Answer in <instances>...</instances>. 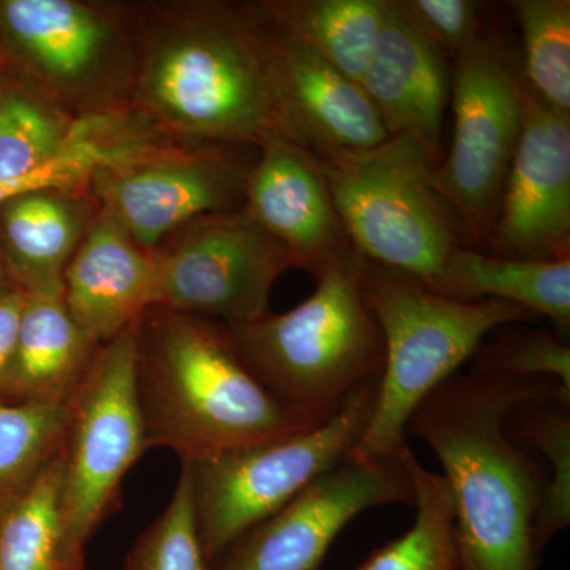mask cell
I'll return each mask as SVG.
<instances>
[{
  "label": "cell",
  "mask_w": 570,
  "mask_h": 570,
  "mask_svg": "<svg viewBox=\"0 0 570 570\" xmlns=\"http://www.w3.org/2000/svg\"><path fill=\"white\" fill-rule=\"evenodd\" d=\"M129 111L179 142L292 140L276 86L275 32L258 2L138 3Z\"/></svg>",
  "instance_id": "obj_1"
},
{
  "label": "cell",
  "mask_w": 570,
  "mask_h": 570,
  "mask_svg": "<svg viewBox=\"0 0 570 570\" xmlns=\"http://www.w3.org/2000/svg\"><path fill=\"white\" fill-rule=\"evenodd\" d=\"M564 397L549 379L469 370L442 382L407 422L444 469L460 570H538L534 530L549 475L513 441L510 414L521 404Z\"/></svg>",
  "instance_id": "obj_2"
},
{
  "label": "cell",
  "mask_w": 570,
  "mask_h": 570,
  "mask_svg": "<svg viewBox=\"0 0 570 570\" xmlns=\"http://www.w3.org/2000/svg\"><path fill=\"white\" fill-rule=\"evenodd\" d=\"M137 395L146 449L212 459L313 428L258 381L227 326L151 307L138 324Z\"/></svg>",
  "instance_id": "obj_3"
},
{
  "label": "cell",
  "mask_w": 570,
  "mask_h": 570,
  "mask_svg": "<svg viewBox=\"0 0 570 570\" xmlns=\"http://www.w3.org/2000/svg\"><path fill=\"white\" fill-rule=\"evenodd\" d=\"M360 262L348 249L314 276L316 291L294 309L225 325L258 381L311 426L384 371V337L363 298Z\"/></svg>",
  "instance_id": "obj_4"
},
{
  "label": "cell",
  "mask_w": 570,
  "mask_h": 570,
  "mask_svg": "<svg viewBox=\"0 0 570 570\" xmlns=\"http://www.w3.org/2000/svg\"><path fill=\"white\" fill-rule=\"evenodd\" d=\"M363 298L385 346L373 415L354 455L397 456L419 404L472 360L490 333L534 321L527 307L502 299L463 302L431 291L417 277L362 258Z\"/></svg>",
  "instance_id": "obj_5"
},
{
  "label": "cell",
  "mask_w": 570,
  "mask_h": 570,
  "mask_svg": "<svg viewBox=\"0 0 570 570\" xmlns=\"http://www.w3.org/2000/svg\"><path fill=\"white\" fill-rule=\"evenodd\" d=\"M313 154L360 257L430 287L449 255L466 246L460 220L431 181L441 159L417 138L395 135L358 151Z\"/></svg>",
  "instance_id": "obj_6"
},
{
  "label": "cell",
  "mask_w": 570,
  "mask_h": 570,
  "mask_svg": "<svg viewBox=\"0 0 570 570\" xmlns=\"http://www.w3.org/2000/svg\"><path fill=\"white\" fill-rule=\"evenodd\" d=\"M138 3L2 0L0 63L77 119L129 111Z\"/></svg>",
  "instance_id": "obj_7"
},
{
  "label": "cell",
  "mask_w": 570,
  "mask_h": 570,
  "mask_svg": "<svg viewBox=\"0 0 570 570\" xmlns=\"http://www.w3.org/2000/svg\"><path fill=\"white\" fill-rule=\"evenodd\" d=\"M379 381L360 389L321 425L294 431L189 469L198 532L209 568L236 539L354 452L373 415Z\"/></svg>",
  "instance_id": "obj_8"
},
{
  "label": "cell",
  "mask_w": 570,
  "mask_h": 570,
  "mask_svg": "<svg viewBox=\"0 0 570 570\" xmlns=\"http://www.w3.org/2000/svg\"><path fill=\"white\" fill-rule=\"evenodd\" d=\"M138 324L97 347L69 397L61 445L66 564L85 562L89 539L118 508L124 478L148 452L137 395Z\"/></svg>",
  "instance_id": "obj_9"
},
{
  "label": "cell",
  "mask_w": 570,
  "mask_h": 570,
  "mask_svg": "<svg viewBox=\"0 0 570 570\" xmlns=\"http://www.w3.org/2000/svg\"><path fill=\"white\" fill-rule=\"evenodd\" d=\"M453 62L455 129L449 156L434 168L431 181L460 220L469 245L485 250L523 127V80L490 37Z\"/></svg>",
  "instance_id": "obj_10"
},
{
  "label": "cell",
  "mask_w": 570,
  "mask_h": 570,
  "mask_svg": "<svg viewBox=\"0 0 570 570\" xmlns=\"http://www.w3.org/2000/svg\"><path fill=\"white\" fill-rule=\"evenodd\" d=\"M153 254V307L224 325L249 324L269 313L276 281L298 268L294 255L243 206L187 225Z\"/></svg>",
  "instance_id": "obj_11"
},
{
  "label": "cell",
  "mask_w": 570,
  "mask_h": 570,
  "mask_svg": "<svg viewBox=\"0 0 570 570\" xmlns=\"http://www.w3.org/2000/svg\"><path fill=\"white\" fill-rule=\"evenodd\" d=\"M239 146L160 141L100 165L89 193L146 250H156L187 225L245 202L250 164Z\"/></svg>",
  "instance_id": "obj_12"
},
{
  "label": "cell",
  "mask_w": 570,
  "mask_h": 570,
  "mask_svg": "<svg viewBox=\"0 0 570 570\" xmlns=\"http://www.w3.org/2000/svg\"><path fill=\"white\" fill-rule=\"evenodd\" d=\"M414 501V483L401 453H351L236 539L209 570H321L332 543L360 513Z\"/></svg>",
  "instance_id": "obj_13"
},
{
  "label": "cell",
  "mask_w": 570,
  "mask_h": 570,
  "mask_svg": "<svg viewBox=\"0 0 570 570\" xmlns=\"http://www.w3.org/2000/svg\"><path fill=\"white\" fill-rule=\"evenodd\" d=\"M523 127L487 249L519 261L570 258V115L523 82Z\"/></svg>",
  "instance_id": "obj_14"
},
{
  "label": "cell",
  "mask_w": 570,
  "mask_h": 570,
  "mask_svg": "<svg viewBox=\"0 0 570 570\" xmlns=\"http://www.w3.org/2000/svg\"><path fill=\"white\" fill-rule=\"evenodd\" d=\"M246 176L243 208L314 276L352 249L318 159L305 146L269 137Z\"/></svg>",
  "instance_id": "obj_15"
},
{
  "label": "cell",
  "mask_w": 570,
  "mask_h": 570,
  "mask_svg": "<svg viewBox=\"0 0 570 570\" xmlns=\"http://www.w3.org/2000/svg\"><path fill=\"white\" fill-rule=\"evenodd\" d=\"M360 86L390 137L411 135L442 159V119L452 71L448 56L415 24L401 0H390Z\"/></svg>",
  "instance_id": "obj_16"
},
{
  "label": "cell",
  "mask_w": 570,
  "mask_h": 570,
  "mask_svg": "<svg viewBox=\"0 0 570 570\" xmlns=\"http://www.w3.org/2000/svg\"><path fill=\"white\" fill-rule=\"evenodd\" d=\"M156 261L100 209L63 273V305L92 346L110 343L154 303Z\"/></svg>",
  "instance_id": "obj_17"
},
{
  "label": "cell",
  "mask_w": 570,
  "mask_h": 570,
  "mask_svg": "<svg viewBox=\"0 0 570 570\" xmlns=\"http://www.w3.org/2000/svg\"><path fill=\"white\" fill-rule=\"evenodd\" d=\"M273 32L277 92L292 140L313 153L358 151L387 140L390 135L360 82L298 41Z\"/></svg>",
  "instance_id": "obj_18"
},
{
  "label": "cell",
  "mask_w": 570,
  "mask_h": 570,
  "mask_svg": "<svg viewBox=\"0 0 570 570\" xmlns=\"http://www.w3.org/2000/svg\"><path fill=\"white\" fill-rule=\"evenodd\" d=\"M89 187L41 189L0 205V250L29 296L62 298L63 273L99 214Z\"/></svg>",
  "instance_id": "obj_19"
},
{
  "label": "cell",
  "mask_w": 570,
  "mask_h": 570,
  "mask_svg": "<svg viewBox=\"0 0 570 570\" xmlns=\"http://www.w3.org/2000/svg\"><path fill=\"white\" fill-rule=\"evenodd\" d=\"M431 291L463 299H502L570 326V258L519 261L460 246L449 255Z\"/></svg>",
  "instance_id": "obj_20"
},
{
  "label": "cell",
  "mask_w": 570,
  "mask_h": 570,
  "mask_svg": "<svg viewBox=\"0 0 570 570\" xmlns=\"http://www.w3.org/2000/svg\"><path fill=\"white\" fill-rule=\"evenodd\" d=\"M96 351L75 324L62 298L29 296L17 354L3 390L13 393L14 403L67 401Z\"/></svg>",
  "instance_id": "obj_21"
},
{
  "label": "cell",
  "mask_w": 570,
  "mask_h": 570,
  "mask_svg": "<svg viewBox=\"0 0 570 570\" xmlns=\"http://www.w3.org/2000/svg\"><path fill=\"white\" fill-rule=\"evenodd\" d=\"M390 0H261L266 22L352 80L362 81Z\"/></svg>",
  "instance_id": "obj_22"
},
{
  "label": "cell",
  "mask_w": 570,
  "mask_h": 570,
  "mask_svg": "<svg viewBox=\"0 0 570 570\" xmlns=\"http://www.w3.org/2000/svg\"><path fill=\"white\" fill-rule=\"evenodd\" d=\"M50 99L0 69V183L39 170L92 129Z\"/></svg>",
  "instance_id": "obj_23"
},
{
  "label": "cell",
  "mask_w": 570,
  "mask_h": 570,
  "mask_svg": "<svg viewBox=\"0 0 570 570\" xmlns=\"http://www.w3.org/2000/svg\"><path fill=\"white\" fill-rule=\"evenodd\" d=\"M61 499L59 450L0 512V570H62L73 566L63 560Z\"/></svg>",
  "instance_id": "obj_24"
},
{
  "label": "cell",
  "mask_w": 570,
  "mask_h": 570,
  "mask_svg": "<svg viewBox=\"0 0 570 570\" xmlns=\"http://www.w3.org/2000/svg\"><path fill=\"white\" fill-rule=\"evenodd\" d=\"M401 459L414 483V524L354 570H460L448 483L442 474L423 468L409 445Z\"/></svg>",
  "instance_id": "obj_25"
},
{
  "label": "cell",
  "mask_w": 570,
  "mask_h": 570,
  "mask_svg": "<svg viewBox=\"0 0 570 570\" xmlns=\"http://www.w3.org/2000/svg\"><path fill=\"white\" fill-rule=\"evenodd\" d=\"M508 431L520 445L542 453L550 469L534 530L542 553L570 524V400L551 397L521 404L510 414Z\"/></svg>",
  "instance_id": "obj_26"
},
{
  "label": "cell",
  "mask_w": 570,
  "mask_h": 570,
  "mask_svg": "<svg viewBox=\"0 0 570 570\" xmlns=\"http://www.w3.org/2000/svg\"><path fill=\"white\" fill-rule=\"evenodd\" d=\"M69 400L0 401V512L61 450Z\"/></svg>",
  "instance_id": "obj_27"
},
{
  "label": "cell",
  "mask_w": 570,
  "mask_h": 570,
  "mask_svg": "<svg viewBox=\"0 0 570 570\" xmlns=\"http://www.w3.org/2000/svg\"><path fill=\"white\" fill-rule=\"evenodd\" d=\"M524 51L527 88L557 111L570 115V2L513 0Z\"/></svg>",
  "instance_id": "obj_28"
},
{
  "label": "cell",
  "mask_w": 570,
  "mask_h": 570,
  "mask_svg": "<svg viewBox=\"0 0 570 570\" xmlns=\"http://www.w3.org/2000/svg\"><path fill=\"white\" fill-rule=\"evenodd\" d=\"M197 515L189 469L181 463L174 497L164 512L135 540L124 570H209Z\"/></svg>",
  "instance_id": "obj_29"
},
{
  "label": "cell",
  "mask_w": 570,
  "mask_h": 570,
  "mask_svg": "<svg viewBox=\"0 0 570 570\" xmlns=\"http://www.w3.org/2000/svg\"><path fill=\"white\" fill-rule=\"evenodd\" d=\"M471 367L494 376L549 379L570 393V348L549 330H505L480 346Z\"/></svg>",
  "instance_id": "obj_30"
},
{
  "label": "cell",
  "mask_w": 570,
  "mask_h": 570,
  "mask_svg": "<svg viewBox=\"0 0 570 570\" xmlns=\"http://www.w3.org/2000/svg\"><path fill=\"white\" fill-rule=\"evenodd\" d=\"M132 145L107 124H96L85 137L39 170L0 183V205L17 195L41 189H81L100 165L121 159Z\"/></svg>",
  "instance_id": "obj_31"
},
{
  "label": "cell",
  "mask_w": 570,
  "mask_h": 570,
  "mask_svg": "<svg viewBox=\"0 0 570 570\" xmlns=\"http://www.w3.org/2000/svg\"><path fill=\"white\" fill-rule=\"evenodd\" d=\"M415 24L445 56L461 52L482 39L479 2L472 0H401Z\"/></svg>",
  "instance_id": "obj_32"
},
{
  "label": "cell",
  "mask_w": 570,
  "mask_h": 570,
  "mask_svg": "<svg viewBox=\"0 0 570 570\" xmlns=\"http://www.w3.org/2000/svg\"><path fill=\"white\" fill-rule=\"evenodd\" d=\"M29 295L17 285L0 288V390L6 389L17 354L22 313Z\"/></svg>",
  "instance_id": "obj_33"
},
{
  "label": "cell",
  "mask_w": 570,
  "mask_h": 570,
  "mask_svg": "<svg viewBox=\"0 0 570 570\" xmlns=\"http://www.w3.org/2000/svg\"><path fill=\"white\" fill-rule=\"evenodd\" d=\"M3 281H6V264H3L2 250H0V288L7 287Z\"/></svg>",
  "instance_id": "obj_34"
},
{
  "label": "cell",
  "mask_w": 570,
  "mask_h": 570,
  "mask_svg": "<svg viewBox=\"0 0 570 570\" xmlns=\"http://www.w3.org/2000/svg\"><path fill=\"white\" fill-rule=\"evenodd\" d=\"M62 570H85V562H80V564L69 566V568Z\"/></svg>",
  "instance_id": "obj_35"
},
{
  "label": "cell",
  "mask_w": 570,
  "mask_h": 570,
  "mask_svg": "<svg viewBox=\"0 0 570 570\" xmlns=\"http://www.w3.org/2000/svg\"><path fill=\"white\" fill-rule=\"evenodd\" d=\"M0 69H2V66H0Z\"/></svg>",
  "instance_id": "obj_36"
}]
</instances>
